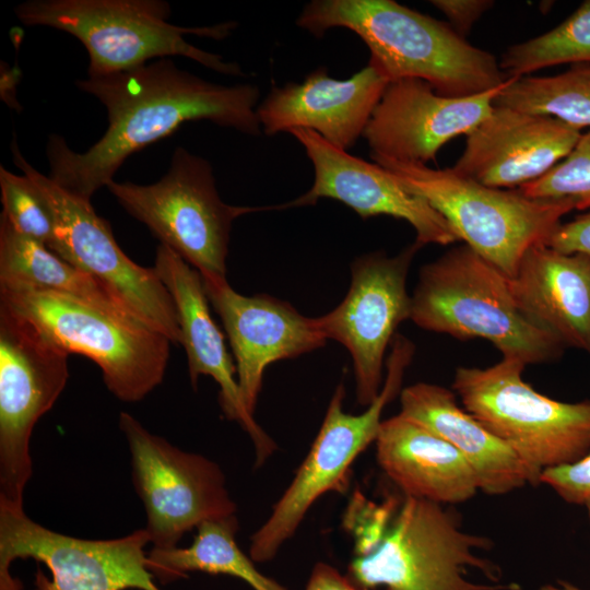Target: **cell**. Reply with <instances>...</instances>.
Returning a JSON list of instances; mask_svg holds the SVG:
<instances>
[{
    "instance_id": "obj_1",
    "label": "cell",
    "mask_w": 590,
    "mask_h": 590,
    "mask_svg": "<svg viewBox=\"0 0 590 590\" xmlns=\"http://www.w3.org/2000/svg\"><path fill=\"white\" fill-rule=\"evenodd\" d=\"M78 87L106 108L108 126L85 152L51 134L46 145L49 177L69 193L91 201L133 153L173 134L187 121L209 120L247 135H260V91L249 83L223 85L162 58L131 70L87 76Z\"/></svg>"
},
{
    "instance_id": "obj_2",
    "label": "cell",
    "mask_w": 590,
    "mask_h": 590,
    "mask_svg": "<svg viewBox=\"0 0 590 590\" xmlns=\"http://www.w3.org/2000/svg\"><path fill=\"white\" fill-rule=\"evenodd\" d=\"M296 24L316 37L333 27L351 30L389 82L420 79L447 97L482 94L509 80L493 54L471 45L448 23L393 0H314Z\"/></svg>"
},
{
    "instance_id": "obj_3",
    "label": "cell",
    "mask_w": 590,
    "mask_h": 590,
    "mask_svg": "<svg viewBox=\"0 0 590 590\" xmlns=\"http://www.w3.org/2000/svg\"><path fill=\"white\" fill-rule=\"evenodd\" d=\"M411 297L410 320L417 327L487 340L526 366L555 361L565 350L520 309L509 278L465 244L424 264Z\"/></svg>"
},
{
    "instance_id": "obj_4",
    "label": "cell",
    "mask_w": 590,
    "mask_h": 590,
    "mask_svg": "<svg viewBox=\"0 0 590 590\" xmlns=\"http://www.w3.org/2000/svg\"><path fill=\"white\" fill-rule=\"evenodd\" d=\"M492 544L462 530L442 505L404 496L380 539L355 554L349 578L368 590H521L502 583L499 566L476 553Z\"/></svg>"
},
{
    "instance_id": "obj_5",
    "label": "cell",
    "mask_w": 590,
    "mask_h": 590,
    "mask_svg": "<svg viewBox=\"0 0 590 590\" xmlns=\"http://www.w3.org/2000/svg\"><path fill=\"white\" fill-rule=\"evenodd\" d=\"M25 25L48 26L71 34L85 47L88 76L127 71L152 59L181 56L225 75L245 76L236 62L204 51L186 40L192 34L222 40L237 26L227 21L185 27L168 22L163 0H28L15 7Z\"/></svg>"
},
{
    "instance_id": "obj_6",
    "label": "cell",
    "mask_w": 590,
    "mask_h": 590,
    "mask_svg": "<svg viewBox=\"0 0 590 590\" xmlns=\"http://www.w3.org/2000/svg\"><path fill=\"white\" fill-rule=\"evenodd\" d=\"M412 193L427 200L457 236L509 279L524 253L546 244L563 216L575 209L570 200H539L482 185L452 168H432L370 154Z\"/></svg>"
},
{
    "instance_id": "obj_7",
    "label": "cell",
    "mask_w": 590,
    "mask_h": 590,
    "mask_svg": "<svg viewBox=\"0 0 590 590\" xmlns=\"http://www.w3.org/2000/svg\"><path fill=\"white\" fill-rule=\"evenodd\" d=\"M0 304L31 321L69 354L93 361L107 389L137 402L162 381L170 340L138 319L48 291L0 286Z\"/></svg>"
},
{
    "instance_id": "obj_8",
    "label": "cell",
    "mask_w": 590,
    "mask_h": 590,
    "mask_svg": "<svg viewBox=\"0 0 590 590\" xmlns=\"http://www.w3.org/2000/svg\"><path fill=\"white\" fill-rule=\"evenodd\" d=\"M524 367L511 357L486 368L460 366L452 391L468 413L540 476L590 451V399L570 403L548 398L522 379Z\"/></svg>"
},
{
    "instance_id": "obj_9",
    "label": "cell",
    "mask_w": 590,
    "mask_h": 590,
    "mask_svg": "<svg viewBox=\"0 0 590 590\" xmlns=\"http://www.w3.org/2000/svg\"><path fill=\"white\" fill-rule=\"evenodd\" d=\"M106 188L119 204L201 275L226 276L235 219L271 208L236 206L222 201L211 164L182 146L156 182L111 180Z\"/></svg>"
},
{
    "instance_id": "obj_10",
    "label": "cell",
    "mask_w": 590,
    "mask_h": 590,
    "mask_svg": "<svg viewBox=\"0 0 590 590\" xmlns=\"http://www.w3.org/2000/svg\"><path fill=\"white\" fill-rule=\"evenodd\" d=\"M415 345L397 334L386 362L384 386L361 414L343 411L344 385L335 388L323 422L311 448L293 481L273 506L268 520L251 536L250 558L271 560L296 532L315 502L323 494L344 492L351 465L358 455L376 441L385 406L401 392L404 371L411 364Z\"/></svg>"
},
{
    "instance_id": "obj_11",
    "label": "cell",
    "mask_w": 590,
    "mask_h": 590,
    "mask_svg": "<svg viewBox=\"0 0 590 590\" xmlns=\"http://www.w3.org/2000/svg\"><path fill=\"white\" fill-rule=\"evenodd\" d=\"M15 166L37 187L55 220V238L48 247L59 257L103 284L141 322L181 342L177 309L153 268L133 262L118 246L109 223L80 199L36 170L11 144Z\"/></svg>"
},
{
    "instance_id": "obj_12",
    "label": "cell",
    "mask_w": 590,
    "mask_h": 590,
    "mask_svg": "<svg viewBox=\"0 0 590 590\" xmlns=\"http://www.w3.org/2000/svg\"><path fill=\"white\" fill-rule=\"evenodd\" d=\"M69 355L0 304V502L23 506L32 433L67 385Z\"/></svg>"
},
{
    "instance_id": "obj_13",
    "label": "cell",
    "mask_w": 590,
    "mask_h": 590,
    "mask_svg": "<svg viewBox=\"0 0 590 590\" xmlns=\"http://www.w3.org/2000/svg\"><path fill=\"white\" fill-rule=\"evenodd\" d=\"M145 529L110 540H87L50 530L24 511L0 502V590H22L11 576L13 560L32 558L47 566L52 581L42 590H161L148 567Z\"/></svg>"
},
{
    "instance_id": "obj_14",
    "label": "cell",
    "mask_w": 590,
    "mask_h": 590,
    "mask_svg": "<svg viewBox=\"0 0 590 590\" xmlns=\"http://www.w3.org/2000/svg\"><path fill=\"white\" fill-rule=\"evenodd\" d=\"M118 423L129 446L132 481L154 548L176 547L186 532L204 521L235 515L236 504L215 462L150 433L127 412L119 414Z\"/></svg>"
},
{
    "instance_id": "obj_15",
    "label": "cell",
    "mask_w": 590,
    "mask_h": 590,
    "mask_svg": "<svg viewBox=\"0 0 590 590\" xmlns=\"http://www.w3.org/2000/svg\"><path fill=\"white\" fill-rule=\"evenodd\" d=\"M422 247L414 240L393 257L379 250L356 258L344 299L317 318L324 337L349 351L361 405L368 406L378 397L387 347L397 328L411 319L412 297L406 291V279Z\"/></svg>"
},
{
    "instance_id": "obj_16",
    "label": "cell",
    "mask_w": 590,
    "mask_h": 590,
    "mask_svg": "<svg viewBox=\"0 0 590 590\" xmlns=\"http://www.w3.org/2000/svg\"><path fill=\"white\" fill-rule=\"evenodd\" d=\"M290 133L311 161L315 180L307 192L281 208L314 205L321 198H330L346 204L362 219L388 215L406 221L422 246H447L460 240L427 200L409 191L377 163L333 146L310 129L295 128Z\"/></svg>"
},
{
    "instance_id": "obj_17",
    "label": "cell",
    "mask_w": 590,
    "mask_h": 590,
    "mask_svg": "<svg viewBox=\"0 0 590 590\" xmlns=\"http://www.w3.org/2000/svg\"><path fill=\"white\" fill-rule=\"evenodd\" d=\"M508 81L467 97L440 95L420 79L389 82L363 133L370 154L427 165L446 143L467 135L492 113Z\"/></svg>"
},
{
    "instance_id": "obj_18",
    "label": "cell",
    "mask_w": 590,
    "mask_h": 590,
    "mask_svg": "<svg viewBox=\"0 0 590 590\" xmlns=\"http://www.w3.org/2000/svg\"><path fill=\"white\" fill-rule=\"evenodd\" d=\"M201 276L227 333L244 404L253 415L266 368L322 347L327 338L317 318L303 316L287 302L267 294L241 295L226 276Z\"/></svg>"
},
{
    "instance_id": "obj_19",
    "label": "cell",
    "mask_w": 590,
    "mask_h": 590,
    "mask_svg": "<svg viewBox=\"0 0 590 590\" xmlns=\"http://www.w3.org/2000/svg\"><path fill=\"white\" fill-rule=\"evenodd\" d=\"M580 135L556 118L494 106L467 134L464 150L451 168L488 187L520 188L563 161Z\"/></svg>"
},
{
    "instance_id": "obj_20",
    "label": "cell",
    "mask_w": 590,
    "mask_h": 590,
    "mask_svg": "<svg viewBox=\"0 0 590 590\" xmlns=\"http://www.w3.org/2000/svg\"><path fill=\"white\" fill-rule=\"evenodd\" d=\"M388 83L370 61L347 80H335L321 67L300 83L273 87L258 105L257 116L267 135L306 128L347 151L363 137Z\"/></svg>"
},
{
    "instance_id": "obj_21",
    "label": "cell",
    "mask_w": 590,
    "mask_h": 590,
    "mask_svg": "<svg viewBox=\"0 0 590 590\" xmlns=\"http://www.w3.org/2000/svg\"><path fill=\"white\" fill-rule=\"evenodd\" d=\"M154 269L177 309L180 344L187 354L190 384L197 389L202 375L211 376L219 384V401L225 417L238 422L247 432L255 445L256 463L262 464L276 446L244 404L236 364L226 350L223 333L211 317L201 274L162 244L156 248Z\"/></svg>"
},
{
    "instance_id": "obj_22",
    "label": "cell",
    "mask_w": 590,
    "mask_h": 590,
    "mask_svg": "<svg viewBox=\"0 0 590 590\" xmlns=\"http://www.w3.org/2000/svg\"><path fill=\"white\" fill-rule=\"evenodd\" d=\"M520 309L565 347L590 354V256L531 247L509 279Z\"/></svg>"
},
{
    "instance_id": "obj_23",
    "label": "cell",
    "mask_w": 590,
    "mask_h": 590,
    "mask_svg": "<svg viewBox=\"0 0 590 590\" xmlns=\"http://www.w3.org/2000/svg\"><path fill=\"white\" fill-rule=\"evenodd\" d=\"M400 414L452 445L476 475L480 491L504 495L540 476L504 441L457 402L456 393L429 382H416L400 392Z\"/></svg>"
},
{
    "instance_id": "obj_24",
    "label": "cell",
    "mask_w": 590,
    "mask_h": 590,
    "mask_svg": "<svg viewBox=\"0 0 590 590\" xmlns=\"http://www.w3.org/2000/svg\"><path fill=\"white\" fill-rule=\"evenodd\" d=\"M375 444L378 464L404 496L452 505L480 491L452 445L400 413L382 421Z\"/></svg>"
},
{
    "instance_id": "obj_25",
    "label": "cell",
    "mask_w": 590,
    "mask_h": 590,
    "mask_svg": "<svg viewBox=\"0 0 590 590\" xmlns=\"http://www.w3.org/2000/svg\"><path fill=\"white\" fill-rule=\"evenodd\" d=\"M0 286L55 292L135 318L103 284L46 245L20 234L2 213Z\"/></svg>"
},
{
    "instance_id": "obj_26",
    "label": "cell",
    "mask_w": 590,
    "mask_h": 590,
    "mask_svg": "<svg viewBox=\"0 0 590 590\" xmlns=\"http://www.w3.org/2000/svg\"><path fill=\"white\" fill-rule=\"evenodd\" d=\"M188 547L152 548L148 567L162 583L187 577L189 571L228 575L255 590H287L262 575L236 543L238 521L235 515L201 523Z\"/></svg>"
},
{
    "instance_id": "obj_27",
    "label": "cell",
    "mask_w": 590,
    "mask_h": 590,
    "mask_svg": "<svg viewBox=\"0 0 590 590\" xmlns=\"http://www.w3.org/2000/svg\"><path fill=\"white\" fill-rule=\"evenodd\" d=\"M494 106L550 116L579 131L590 128V64H571L555 75L511 78Z\"/></svg>"
},
{
    "instance_id": "obj_28",
    "label": "cell",
    "mask_w": 590,
    "mask_h": 590,
    "mask_svg": "<svg viewBox=\"0 0 590 590\" xmlns=\"http://www.w3.org/2000/svg\"><path fill=\"white\" fill-rule=\"evenodd\" d=\"M564 63L590 64V0L583 1L556 27L508 47L499 60L508 79Z\"/></svg>"
},
{
    "instance_id": "obj_29",
    "label": "cell",
    "mask_w": 590,
    "mask_h": 590,
    "mask_svg": "<svg viewBox=\"0 0 590 590\" xmlns=\"http://www.w3.org/2000/svg\"><path fill=\"white\" fill-rule=\"evenodd\" d=\"M2 214L22 235L47 247L55 238V220L46 200L25 175L0 166Z\"/></svg>"
},
{
    "instance_id": "obj_30",
    "label": "cell",
    "mask_w": 590,
    "mask_h": 590,
    "mask_svg": "<svg viewBox=\"0 0 590 590\" xmlns=\"http://www.w3.org/2000/svg\"><path fill=\"white\" fill-rule=\"evenodd\" d=\"M518 190L531 199L570 200L575 209L590 210V129L563 161Z\"/></svg>"
},
{
    "instance_id": "obj_31",
    "label": "cell",
    "mask_w": 590,
    "mask_h": 590,
    "mask_svg": "<svg viewBox=\"0 0 590 590\" xmlns=\"http://www.w3.org/2000/svg\"><path fill=\"white\" fill-rule=\"evenodd\" d=\"M540 484L550 486L566 503L585 506L590 500V451L573 463L543 470Z\"/></svg>"
},
{
    "instance_id": "obj_32",
    "label": "cell",
    "mask_w": 590,
    "mask_h": 590,
    "mask_svg": "<svg viewBox=\"0 0 590 590\" xmlns=\"http://www.w3.org/2000/svg\"><path fill=\"white\" fill-rule=\"evenodd\" d=\"M429 3L447 17L448 24L463 38L477 20L495 4L492 0H432Z\"/></svg>"
},
{
    "instance_id": "obj_33",
    "label": "cell",
    "mask_w": 590,
    "mask_h": 590,
    "mask_svg": "<svg viewBox=\"0 0 590 590\" xmlns=\"http://www.w3.org/2000/svg\"><path fill=\"white\" fill-rule=\"evenodd\" d=\"M546 245L560 252L590 256V210L569 222L560 223Z\"/></svg>"
},
{
    "instance_id": "obj_34",
    "label": "cell",
    "mask_w": 590,
    "mask_h": 590,
    "mask_svg": "<svg viewBox=\"0 0 590 590\" xmlns=\"http://www.w3.org/2000/svg\"><path fill=\"white\" fill-rule=\"evenodd\" d=\"M305 590H368L356 586L349 577L324 563H317ZM391 590V589H386Z\"/></svg>"
},
{
    "instance_id": "obj_35",
    "label": "cell",
    "mask_w": 590,
    "mask_h": 590,
    "mask_svg": "<svg viewBox=\"0 0 590 590\" xmlns=\"http://www.w3.org/2000/svg\"><path fill=\"white\" fill-rule=\"evenodd\" d=\"M539 590H581L578 587L567 582V581H557L556 583H546L539 588Z\"/></svg>"
},
{
    "instance_id": "obj_36",
    "label": "cell",
    "mask_w": 590,
    "mask_h": 590,
    "mask_svg": "<svg viewBox=\"0 0 590 590\" xmlns=\"http://www.w3.org/2000/svg\"><path fill=\"white\" fill-rule=\"evenodd\" d=\"M587 510H588V516H589V521H590V500H588L586 504H585Z\"/></svg>"
}]
</instances>
